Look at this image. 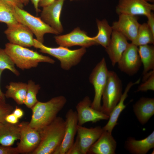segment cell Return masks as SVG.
<instances>
[{"label": "cell", "instance_id": "cell-1", "mask_svg": "<svg viewBox=\"0 0 154 154\" xmlns=\"http://www.w3.org/2000/svg\"><path fill=\"white\" fill-rule=\"evenodd\" d=\"M67 101L66 98L60 96L47 102L38 101L31 108L32 115L29 125L38 131L51 123L57 117Z\"/></svg>", "mask_w": 154, "mask_h": 154}, {"label": "cell", "instance_id": "cell-2", "mask_svg": "<svg viewBox=\"0 0 154 154\" xmlns=\"http://www.w3.org/2000/svg\"><path fill=\"white\" fill-rule=\"evenodd\" d=\"M65 125V120L57 116L51 123L39 131L40 143L31 154H53L62 141Z\"/></svg>", "mask_w": 154, "mask_h": 154}, {"label": "cell", "instance_id": "cell-3", "mask_svg": "<svg viewBox=\"0 0 154 154\" xmlns=\"http://www.w3.org/2000/svg\"><path fill=\"white\" fill-rule=\"evenodd\" d=\"M4 49L15 65L22 70L36 67L40 62L51 64L55 62V61L49 56L27 47L9 42L5 44Z\"/></svg>", "mask_w": 154, "mask_h": 154}, {"label": "cell", "instance_id": "cell-4", "mask_svg": "<svg viewBox=\"0 0 154 154\" xmlns=\"http://www.w3.org/2000/svg\"><path fill=\"white\" fill-rule=\"evenodd\" d=\"M34 42V47L39 49L42 53L48 54L57 59L60 62L61 68L65 70H68L78 64L86 52V48L83 47L71 50L60 46L55 48L48 47L35 39Z\"/></svg>", "mask_w": 154, "mask_h": 154}, {"label": "cell", "instance_id": "cell-5", "mask_svg": "<svg viewBox=\"0 0 154 154\" xmlns=\"http://www.w3.org/2000/svg\"><path fill=\"white\" fill-rule=\"evenodd\" d=\"M122 84L116 73L109 71L106 84L102 99L103 104L101 111L109 116L119 101L122 95Z\"/></svg>", "mask_w": 154, "mask_h": 154}, {"label": "cell", "instance_id": "cell-6", "mask_svg": "<svg viewBox=\"0 0 154 154\" xmlns=\"http://www.w3.org/2000/svg\"><path fill=\"white\" fill-rule=\"evenodd\" d=\"M15 16L18 21L27 26L35 35L36 39L43 43L44 36L46 33L59 34L56 30L48 25L40 17L34 16L17 7H14Z\"/></svg>", "mask_w": 154, "mask_h": 154}, {"label": "cell", "instance_id": "cell-7", "mask_svg": "<svg viewBox=\"0 0 154 154\" xmlns=\"http://www.w3.org/2000/svg\"><path fill=\"white\" fill-rule=\"evenodd\" d=\"M108 71L105 59L103 58L93 69L89 77L90 82L93 85L95 92L91 106L100 111L101 110L102 96L106 84Z\"/></svg>", "mask_w": 154, "mask_h": 154}, {"label": "cell", "instance_id": "cell-8", "mask_svg": "<svg viewBox=\"0 0 154 154\" xmlns=\"http://www.w3.org/2000/svg\"><path fill=\"white\" fill-rule=\"evenodd\" d=\"M20 141L16 147L19 153L31 154L39 145L40 141L39 131L31 127L29 122L19 123Z\"/></svg>", "mask_w": 154, "mask_h": 154}, {"label": "cell", "instance_id": "cell-9", "mask_svg": "<svg viewBox=\"0 0 154 154\" xmlns=\"http://www.w3.org/2000/svg\"><path fill=\"white\" fill-rule=\"evenodd\" d=\"M4 33L9 42L25 47L33 46V33L27 26L19 23L7 26Z\"/></svg>", "mask_w": 154, "mask_h": 154}, {"label": "cell", "instance_id": "cell-10", "mask_svg": "<svg viewBox=\"0 0 154 154\" xmlns=\"http://www.w3.org/2000/svg\"><path fill=\"white\" fill-rule=\"evenodd\" d=\"M54 38L59 46L67 48L78 46L86 48L97 45L93 37L88 36L85 31L81 30L79 27L67 34L56 36Z\"/></svg>", "mask_w": 154, "mask_h": 154}, {"label": "cell", "instance_id": "cell-11", "mask_svg": "<svg viewBox=\"0 0 154 154\" xmlns=\"http://www.w3.org/2000/svg\"><path fill=\"white\" fill-rule=\"evenodd\" d=\"M65 118V128L63 140L53 154H66L74 142L78 125L76 111L69 109L66 114Z\"/></svg>", "mask_w": 154, "mask_h": 154}, {"label": "cell", "instance_id": "cell-12", "mask_svg": "<svg viewBox=\"0 0 154 154\" xmlns=\"http://www.w3.org/2000/svg\"><path fill=\"white\" fill-rule=\"evenodd\" d=\"M154 10V5L145 0H119L116 11L118 14L148 16Z\"/></svg>", "mask_w": 154, "mask_h": 154}, {"label": "cell", "instance_id": "cell-13", "mask_svg": "<svg viewBox=\"0 0 154 154\" xmlns=\"http://www.w3.org/2000/svg\"><path fill=\"white\" fill-rule=\"evenodd\" d=\"M92 102L90 98L86 96L77 104L76 111L78 125L82 126L88 122L95 123L109 119V116L92 108L91 106Z\"/></svg>", "mask_w": 154, "mask_h": 154}, {"label": "cell", "instance_id": "cell-14", "mask_svg": "<svg viewBox=\"0 0 154 154\" xmlns=\"http://www.w3.org/2000/svg\"><path fill=\"white\" fill-rule=\"evenodd\" d=\"M117 63L118 68L121 71L130 76L135 74L142 63L138 46L129 43Z\"/></svg>", "mask_w": 154, "mask_h": 154}, {"label": "cell", "instance_id": "cell-15", "mask_svg": "<svg viewBox=\"0 0 154 154\" xmlns=\"http://www.w3.org/2000/svg\"><path fill=\"white\" fill-rule=\"evenodd\" d=\"M118 15V20L112 23L113 30L119 32L127 40L133 42L136 38L140 25L137 18L136 16L125 14Z\"/></svg>", "mask_w": 154, "mask_h": 154}, {"label": "cell", "instance_id": "cell-16", "mask_svg": "<svg viewBox=\"0 0 154 154\" xmlns=\"http://www.w3.org/2000/svg\"><path fill=\"white\" fill-rule=\"evenodd\" d=\"M65 0H56L50 5L43 7L40 14L42 20L59 34L63 31L60 17Z\"/></svg>", "mask_w": 154, "mask_h": 154}, {"label": "cell", "instance_id": "cell-17", "mask_svg": "<svg viewBox=\"0 0 154 154\" xmlns=\"http://www.w3.org/2000/svg\"><path fill=\"white\" fill-rule=\"evenodd\" d=\"M127 40L119 32L113 31L109 44L105 48L113 66L117 63L127 48L129 44Z\"/></svg>", "mask_w": 154, "mask_h": 154}, {"label": "cell", "instance_id": "cell-18", "mask_svg": "<svg viewBox=\"0 0 154 154\" xmlns=\"http://www.w3.org/2000/svg\"><path fill=\"white\" fill-rule=\"evenodd\" d=\"M102 128L98 126L88 128L78 125L77 135L82 154L87 153L90 147L103 131Z\"/></svg>", "mask_w": 154, "mask_h": 154}, {"label": "cell", "instance_id": "cell-19", "mask_svg": "<svg viewBox=\"0 0 154 154\" xmlns=\"http://www.w3.org/2000/svg\"><path fill=\"white\" fill-rule=\"evenodd\" d=\"M117 143L112 133L104 131L100 136L91 146L87 153L114 154Z\"/></svg>", "mask_w": 154, "mask_h": 154}, {"label": "cell", "instance_id": "cell-20", "mask_svg": "<svg viewBox=\"0 0 154 154\" xmlns=\"http://www.w3.org/2000/svg\"><path fill=\"white\" fill-rule=\"evenodd\" d=\"M133 110L140 123L145 124L154 114V98H140L134 105Z\"/></svg>", "mask_w": 154, "mask_h": 154}, {"label": "cell", "instance_id": "cell-21", "mask_svg": "<svg viewBox=\"0 0 154 154\" xmlns=\"http://www.w3.org/2000/svg\"><path fill=\"white\" fill-rule=\"evenodd\" d=\"M140 80L139 79L134 82H130L127 84L119 101L110 113L108 122L102 128L104 131L112 133L113 129L117 124V120L120 114L126 107L124 102L128 96L129 91L133 86L139 84Z\"/></svg>", "mask_w": 154, "mask_h": 154}, {"label": "cell", "instance_id": "cell-22", "mask_svg": "<svg viewBox=\"0 0 154 154\" xmlns=\"http://www.w3.org/2000/svg\"><path fill=\"white\" fill-rule=\"evenodd\" d=\"M126 149L133 154H145L154 147V131L145 138L137 140L132 137L128 138L125 141Z\"/></svg>", "mask_w": 154, "mask_h": 154}, {"label": "cell", "instance_id": "cell-23", "mask_svg": "<svg viewBox=\"0 0 154 154\" xmlns=\"http://www.w3.org/2000/svg\"><path fill=\"white\" fill-rule=\"evenodd\" d=\"M19 123L11 124L5 121L0 122V144L11 146L16 141L19 139Z\"/></svg>", "mask_w": 154, "mask_h": 154}, {"label": "cell", "instance_id": "cell-24", "mask_svg": "<svg viewBox=\"0 0 154 154\" xmlns=\"http://www.w3.org/2000/svg\"><path fill=\"white\" fill-rule=\"evenodd\" d=\"M6 98L13 99L18 105L24 104L27 90V84L22 82H10L6 87Z\"/></svg>", "mask_w": 154, "mask_h": 154}, {"label": "cell", "instance_id": "cell-25", "mask_svg": "<svg viewBox=\"0 0 154 154\" xmlns=\"http://www.w3.org/2000/svg\"><path fill=\"white\" fill-rule=\"evenodd\" d=\"M98 32L97 35L93 37L97 44H100L106 48L110 40L113 29L106 19L96 20Z\"/></svg>", "mask_w": 154, "mask_h": 154}, {"label": "cell", "instance_id": "cell-26", "mask_svg": "<svg viewBox=\"0 0 154 154\" xmlns=\"http://www.w3.org/2000/svg\"><path fill=\"white\" fill-rule=\"evenodd\" d=\"M139 47L138 53L143 65V75L150 71L154 70V47L149 44Z\"/></svg>", "mask_w": 154, "mask_h": 154}, {"label": "cell", "instance_id": "cell-27", "mask_svg": "<svg viewBox=\"0 0 154 154\" xmlns=\"http://www.w3.org/2000/svg\"><path fill=\"white\" fill-rule=\"evenodd\" d=\"M131 43L137 46L149 44H154V34L147 23L141 24L135 39Z\"/></svg>", "mask_w": 154, "mask_h": 154}, {"label": "cell", "instance_id": "cell-28", "mask_svg": "<svg viewBox=\"0 0 154 154\" xmlns=\"http://www.w3.org/2000/svg\"><path fill=\"white\" fill-rule=\"evenodd\" d=\"M14 6L0 0V22L7 26L19 23L15 16Z\"/></svg>", "mask_w": 154, "mask_h": 154}, {"label": "cell", "instance_id": "cell-29", "mask_svg": "<svg viewBox=\"0 0 154 154\" xmlns=\"http://www.w3.org/2000/svg\"><path fill=\"white\" fill-rule=\"evenodd\" d=\"M40 87L39 84H36L31 80L27 84V90L24 104L28 108H31L38 101L37 95Z\"/></svg>", "mask_w": 154, "mask_h": 154}, {"label": "cell", "instance_id": "cell-30", "mask_svg": "<svg viewBox=\"0 0 154 154\" xmlns=\"http://www.w3.org/2000/svg\"><path fill=\"white\" fill-rule=\"evenodd\" d=\"M0 69L4 70L8 69L17 76L20 75L19 72L15 67L14 62L5 50L0 48Z\"/></svg>", "mask_w": 154, "mask_h": 154}, {"label": "cell", "instance_id": "cell-31", "mask_svg": "<svg viewBox=\"0 0 154 154\" xmlns=\"http://www.w3.org/2000/svg\"><path fill=\"white\" fill-rule=\"evenodd\" d=\"M142 81L143 83L138 86L136 92L154 91V70L150 71L143 75Z\"/></svg>", "mask_w": 154, "mask_h": 154}, {"label": "cell", "instance_id": "cell-32", "mask_svg": "<svg viewBox=\"0 0 154 154\" xmlns=\"http://www.w3.org/2000/svg\"><path fill=\"white\" fill-rule=\"evenodd\" d=\"M13 110V107L10 104L0 101V122L5 121L6 116L12 112Z\"/></svg>", "mask_w": 154, "mask_h": 154}, {"label": "cell", "instance_id": "cell-33", "mask_svg": "<svg viewBox=\"0 0 154 154\" xmlns=\"http://www.w3.org/2000/svg\"><path fill=\"white\" fill-rule=\"evenodd\" d=\"M66 154H82L77 136L75 142Z\"/></svg>", "mask_w": 154, "mask_h": 154}, {"label": "cell", "instance_id": "cell-34", "mask_svg": "<svg viewBox=\"0 0 154 154\" xmlns=\"http://www.w3.org/2000/svg\"><path fill=\"white\" fill-rule=\"evenodd\" d=\"M19 152L16 147L0 145V154H17Z\"/></svg>", "mask_w": 154, "mask_h": 154}, {"label": "cell", "instance_id": "cell-35", "mask_svg": "<svg viewBox=\"0 0 154 154\" xmlns=\"http://www.w3.org/2000/svg\"><path fill=\"white\" fill-rule=\"evenodd\" d=\"M19 119L12 112L6 116L5 120L6 122L9 123L16 124L19 123Z\"/></svg>", "mask_w": 154, "mask_h": 154}, {"label": "cell", "instance_id": "cell-36", "mask_svg": "<svg viewBox=\"0 0 154 154\" xmlns=\"http://www.w3.org/2000/svg\"><path fill=\"white\" fill-rule=\"evenodd\" d=\"M148 20L147 23L149 28L154 34V15L152 12L147 17Z\"/></svg>", "mask_w": 154, "mask_h": 154}, {"label": "cell", "instance_id": "cell-37", "mask_svg": "<svg viewBox=\"0 0 154 154\" xmlns=\"http://www.w3.org/2000/svg\"><path fill=\"white\" fill-rule=\"evenodd\" d=\"M10 4L23 9L24 7L21 0H3Z\"/></svg>", "mask_w": 154, "mask_h": 154}, {"label": "cell", "instance_id": "cell-38", "mask_svg": "<svg viewBox=\"0 0 154 154\" xmlns=\"http://www.w3.org/2000/svg\"><path fill=\"white\" fill-rule=\"evenodd\" d=\"M22 1L25 5H27L30 1H31L33 5L36 13H37L40 11L38 8V2L39 0H21Z\"/></svg>", "mask_w": 154, "mask_h": 154}, {"label": "cell", "instance_id": "cell-39", "mask_svg": "<svg viewBox=\"0 0 154 154\" xmlns=\"http://www.w3.org/2000/svg\"><path fill=\"white\" fill-rule=\"evenodd\" d=\"M12 113L19 119L22 118L24 115V112L23 110L17 106H16Z\"/></svg>", "mask_w": 154, "mask_h": 154}, {"label": "cell", "instance_id": "cell-40", "mask_svg": "<svg viewBox=\"0 0 154 154\" xmlns=\"http://www.w3.org/2000/svg\"><path fill=\"white\" fill-rule=\"evenodd\" d=\"M56 0H39L38 2V7H43L48 5Z\"/></svg>", "mask_w": 154, "mask_h": 154}, {"label": "cell", "instance_id": "cell-41", "mask_svg": "<svg viewBox=\"0 0 154 154\" xmlns=\"http://www.w3.org/2000/svg\"><path fill=\"white\" fill-rule=\"evenodd\" d=\"M3 71L0 69V79L1 74ZM5 98V94L2 92L0 87V101L6 102Z\"/></svg>", "mask_w": 154, "mask_h": 154}, {"label": "cell", "instance_id": "cell-42", "mask_svg": "<svg viewBox=\"0 0 154 154\" xmlns=\"http://www.w3.org/2000/svg\"><path fill=\"white\" fill-rule=\"evenodd\" d=\"M146 1L148 2L151 3H153L154 1V0H145Z\"/></svg>", "mask_w": 154, "mask_h": 154}, {"label": "cell", "instance_id": "cell-43", "mask_svg": "<svg viewBox=\"0 0 154 154\" xmlns=\"http://www.w3.org/2000/svg\"><path fill=\"white\" fill-rule=\"evenodd\" d=\"M70 1H73L74 0H70Z\"/></svg>", "mask_w": 154, "mask_h": 154}]
</instances>
